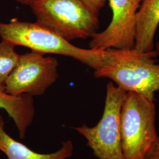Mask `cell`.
Returning <instances> with one entry per match:
<instances>
[{
  "label": "cell",
  "instance_id": "cell-15",
  "mask_svg": "<svg viewBox=\"0 0 159 159\" xmlns=\"http://www.w3.org/2000/svg\"><path fill=\"white\" fill-rule=\"evenodd\" d=\"M156 51L157 53V56H159V41H158L156 45Z\"/></svg>",
  "mask_w": 159,
  "mask_h": 159
},
{
  "label": "cell",
  "instance_id": "cell-2",
  "mask_svg": "<svg viewBox=\"0 0 159 159\" xmlns=\"http://www.w3.org/2000/svg\"><path fill=\"white\" fill-rule=\"evenodd\" d=\"M154 100L127 92L120 117L121 142L125 159H144L157 142Z\"/></svg>",
  "mask_w": 159,
  "mask_h": 159
},
{
  "label": "cell",
  "instance_id": "cell-7",
  "mask_svg": "<svg viewBox=\"0 0 159 159\" xmlns=\"http://www.w3.org/2000/svg\"><path fill=\"white\" fill-rule=\"evenodd\" d=\"M142 0H109L112 19L104 31L96 33L89 43L91 49H133L137 10Z\"/></svg>",
  "mask_w": 159,
  "mask_h": 159
},
{
  "label": "cell",
  "instance_id": "cell-10",
  "mask_svg": "<svg viewBox=\"0 0 159 159\" xmlns=\"http://www.w3.org/2000/svg\"><path fill=\"white\" fill-rule=\"evenodd\" d=\"M0 109H4L12 119L20 137L25 138L35 114L33 96L28 94L14 96L6 93L5 88L0 87Z\"/></svg>",
  "mask_w": 159,
  "mask_h": 159
},
{
  "label": "cell",
  "instance_id": "cell-6",
  "mask_svg": "<svg viewBox=\"0 0 159 159\" xmlns=\"http://www.w3.org/2000/svg\"><path fill=\"white\" fill-rule=\"evenodd\" d=\"M58 62L56 58L31 51L20 55L16 67L5 84V91L14 96H40L58 79Z\"/></svg>",
  "mask_w": 159,
  "mask_h": 159
},
{
  "label": "cell",
  "instance_id": "cell-5",
  "mask_svg": "<svg viewBox=\"0 0 159 159\" xmlns=\"http://www.w3.org/2000/svg\"><path fill=\"white\" fill-rule=\"evenodd\" d=\"M126 93L109 82L106 85L103 113L98 123L93 127L83 125L73 127L85 139L97 159H125L121 147L120 117Z\"/></svg>",
  "mask_w": 159,
  "mask_h": 159
},
{
  "label": "cell",
  "instance_id": "cell-11",
  "mask_svg": "<svg viewBox=\"0 0 159 159\" xmlns=\"http://www.w3.org/2000/svg\"><path fill=\"white\" fill-rule=\"evenodd\" d=\"M15 47L6 41H0V87L5 88L7 80L19 61L20 54Z\"/></svg>",
  "mask_w": 159,
  "mask_h": 159
},
{
  "label": "cell",
  "instance_id": "cell-9",
  "mask_svg": "<svg viewBox=\"0 0 159 159\" xmlns=\"http://www.w3.org/2000/svg\"><path fill=\"white\" fill-rule=\"evenodd\" d=\"M5 123L0 115V151L8 159H68L74 153V144L71 140L62 143L57 151L48 154L39 153L27 146L12 138L5 129Z\"/></svg>",
  "mask_w": 159,
  "mask_h": 159
},
{
  "label": "cell",
  "instance_id": "cell-8",
  "mask_svg": "<svg viewBox=\"0 0 159 159\" xmlns=\"http://www.w3.org/2000/svg\"><path fill=\"white\" fill-rule=\"evenodd\" d=\"M159 25V0H142L135 21L134 49L138 52L153 51Z\"/></svg>",
  "mask_w": 159,
  "mask_h": 159
},
{
  "label": "cell",
  "instance_id": "cell-12",
  "mask_svg": "<svg viewBox=\"0 0 159 159\" xmlns=\"http://www.w3.org/2000/svg\"><path fill=\"white\" fill-rule=\"evenodd\" d=\"M91 11L98 15L100 10L104 6L106 0H80Z\"/></svg>",
  "mask_w": 159,
  "mask_h": 159
},
{
  "label": "cell",
  "instance_id": "cell-13",
  "mask_svg": "<svg viewBox=\"0 0 159 159\" xmlns=\"http://www.w3.org/2000/svg\"><path fill=\"white\" fill-rule=\"evenodd\" d=\"M144 159H159V138L150 149Z\"/></svg>",
  "mask_w": 159,
  "mask_h": 159
},
{
  "label": "cell",
  "instance_id": "cell-3",
  "mask_svg": "<svg viewBox=\"0 0 159 159\" xmlns=\"http://www.w3.org/2000/svg\"><path fill=\"white\" fill-rule=\"evenodd\" d=\"M0 37L14 46L27 47L31 51L70 57L93 68L97 50L74 46L50 27L36 21L30 23L13 18L0 22Z\"/></svg>",
  "mask_w": 159,
  "mask_h": 159
},
{
  "label": "cell",
  "instance_id": "cell-14",
  "mask_svg": "<svg viewBox=\"0 0 159 159\" xmlns=\"http://www.w3.org/2000/svg\"><path fill=\"white\" fill-rule=\"evenodd\" d=\"M18 3H20L23 5L29 6L33 0H15Z\"/></svg>",
  "mask_w": 159,
  "mask_h": 159
},
{
  "label": "cell",
  "instance_id": "cell-1",
  "mask_svg": "<svg viewBox=\"0 0 159 159\" xmlns=\"http://www.w3.org/2000/svg\"><path fill=\"white\" fill-rule=\"evenodd\" d=\"M156 50L138 52L133 49L100 50L94 70L96 78L111 80L127 92H135L154 100L159 90V65Z\"/></svg>",
  "mask_w": 159,
  "mask_h": 159
},
{
  "label": "cell",
  "instance_id": "cell-4",
  "mask_svg": "<svg viewBox=\"0 0 159 159\" xmlns=\"http://www.w3.org/2000/svg\"><path fill=\"white\" fill-rule=\"evenodd\" d=\"M37 21L68 41L91 38L99 26L98 15L80 0H33L29 5Z\"/></svg>",
  "mask_w": 159,
  "mask_h": 159
}]
</instances>
